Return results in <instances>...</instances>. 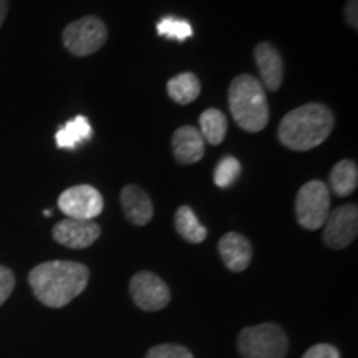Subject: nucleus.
<instances>
[{
  "label": "nucleus",
  "instance_id": "dca6fc26",
  "mask_svg": "<svg viewBox=\"0 0 358 358\" xmlns=\"http://www.w3.org/2000/svg\"><path fill=\"white\" fill-rule=\"evenodd\" d=\"M174 227L182 239L191 244H201L208 237V229L199 222L189 206H181L174 214Z\"/></svg>",
  "mask_w": 358,
  "mask_h": 358
},
{
  "label": "nucleus",
  "instance_id": "f3484780",
  "mask_svg": "<svg viewBox=\"0 0 358 358\" xmlns=\"http://www.w3.org/2000/svg\"><path fill=\"white\" fill-rule=\"evenodd\" d=\"M358 185L357 163L350 159H342L330 171V187L340 198L352 194Z\"/></svg>",
  "mask_w": 358,
  "mask_h": 358
},
{
  "label": "nucleus",
  "instance_id": "6e6552de",
  "mask_svg": "<svg viewBox=\"0 0 358 358\" xmlns=\"http://www.w3.org/2000/svg\"><path fill=\"white\" fill-rule=\"evenodd\" d=\"M58 208L70 219L93 221L103 213V198L100 191L93 186L78 185L62 192Z\"/></svg>",
  "mask_w": 358,
  "mask_h": 358
},
{
  "label": "nucleus",
  "instance_id": "20e7f679",
  "mask_svg": "<svg viewBox=\"0 0 358 358\" xmlns=\"http://www.w3.org/2000/svg\"><path fill=\"white\" fill-rule=\"evenodd\" d=\"M237 350L243 358H285L289 337L279 324L245 327L237 337Z\"/></svg>",
  "mask_w": 358,
  "mask_h": 358
},
{
  "label": "nucleus",
  "instance_id": "4468645a",
  "mask_svg": "<svg viewBox=\"0 0 358 358\" xmlns=\"http://www.w3.org/2000/svg\"><path fill=\"white\" fill-rule=\"evenodd\" d=\"M204 138L194 127L178 128L173 134V153L181 164L198 163L204 156Z\"/></svg>",
  "mask_w": 358,
  "mask_h": 358
},
{
  "label": "nucleus",
  "instance_id": "423d86ee",
  "mask_svg": "<svg viewBox=\"0 0 358 358\" xmlns=\"http://www.w3.org/2000/svg\"><path fill=\"white\" fill-rule=\"evenodd\" d=\"M108 38V29L98 17L88 15L71 22L64 30L66 50L77 57H87L100 50Z\"/></svg>",
  "mask_w": 358,
  "mask_h": 358
},
{
  "label": "nucleus",
  "instance_id": "2eb2a0df",
  "mask_svg": "<svg viewBox=\"0 0 358 358\" xmlns=\"http://www.w3.org/2000/svg\"><path fill=\"white\" fill-rule=\"evenodd\" d=\"M93 136L92 124L85 116H77L71 122H69L65 127H62L55 134L57 146L62 150H77L82 143L88 141Z\"/></svg>",
  "mask_w": 358,
  "mask_h": 358
},
{
  "label": "nucleus",
  "instance_id": "39448f33",
  "mask_svg": "<svg viewBox=\"0 0 358 358\" xmlns=\"http://www.w3.org/2000/svg\"><path fill=\"white\" fill-rule=\"evenodd\" d=\"M330 213V194L325 182L313 179L303 185L295 198V214L303 229L317 231Z\"/></svg>",
  "mask_w": 358,
  "mask_h": 358
},
{
  "label": "nucleus",
  "instance_id": "9b49d317",
  "mask_svg": "<svg viewBox=\"0 0 358 358\" xmlns=\"http://www.w3.org/2000/svg\"><path fill=\"white\" fill-rule=\"evenodd\" d=\"M254 57L264 87L271 92H277L284 82V60L279 50L272 43L262 42L254 48Z\"/></svg>",
  "mask_w": 358,
  "mask_h": 358
},
{
  "label": "nucleus",
  "instance_id": "f257e3e1",
  "mask_svg": "<svg viewBox=\"0 0 358 358\" xmlns=\"http://www.w3.org/2000/svg\"><path fill=\"white\" fill-rule=\"evenodd\" d=\"M90 271L73 261H48L38 264L29 274L34 295L43 306L60 308L69 306L87 289Z\"/></svg>",
  "mask_w": 358,
  "mask_h": 358
},
{
  "label": "nucleus",
  "instance_id": "a878e982",
  "mask_svg": "<svg viewBox=\"0 0 358 358\" xmlns=\"http://www.w3.org/2000/svg\"><path fill=\"white\" fill-rule=\"evenodd\" d=\"M7 12H8V0H0V27H2L3 22H6Z\"/></svg>",
  "mask_w": 358,
  "mask_h": 358
},
{
  "label": "nucleus",
  "instance_id": "a211bd4d",
  "mask_svg": "<svg viewBox=\"0 0 358 358\" xmlns=\"http://www.w3.org/2000/svg\"><path fill=\"white\" fill-rule=\"evenodd\" d=\"M168 95L171 96L173 101L179 105H187L194 101L201 93V83L194 73H179L168 82Z\"/></svg>",
  "mask_w": 358,
  "mask_h": 358
},
{
  "label": "nucleus",
  "instance_id": "ddd939ff",
  "mask_svg": "<svg viewBox=\"0 0 358 358\" xmlns=\"http://www.w3.org/2000/svg\"><path fill=\"white\" fill-rule=\"evenodd\" d=\"M124 216L133 226H146L153 219L155 208L153 201L145 189L136 185H128L122 189L120 194Z\"/></svg>",
  "mask_w": 358,
  "mask_h": 358
},
{
  "label": "nucleus",
  "instance_id": "0eeeda50",
  "mask_svg": "<svg viewBox=\"0 0 358 358\" xmlns=\"http://www.w3.org/2000/svg\"><path fill=\"white\" fill-rule=\"evenodd\" d=\"M129 295L134 306L146 312H158L171 301V292L161 277L153 272H138L129 280Z\"/></svg>",
  "mask_w": 358,
  "mask_h": 358
},
{
  "label": "nucleus",
  "instance_id": "f03ea898",
  "mask_svg": "<svg viewBox=\"0 0 358 358\" xmlns=\"http://www.w3.org/2000/svg\"><path fill=\"white\" fill-rule=\"evenodd\" d=\"M334 113L322 103H307L282 118L277 129L279 140L294 151H307L324 143L332 133Z\"/></svg>",
  "mask_w": 358,
  "mask_h": 358
},
{
  "label": "nucleus",
  "instance_id": "7ed1b4c3",
  "mask_svg": "<svg viewBox=\"0 0 358 358\" xmlns=\"http://www.w3.org/2000/svg\"><path fill=\"white\" fill-rule=\"evenodd\" d=\"M229 108L232 118L245 131H262L268 123L266 92L252 75H239L229 87Z\"/></svg>",
  "mask_w": 358,
  "mask_h": 358
},
{
  "label": "nucleus",
  "instance_id": "412c9836",
  "mask_svg": "<svg viewBox=\"0 0 358 358\" xmlns=\"http://www.w3.org/2000/svg\"><path fill=\"white\" fill-rule=\"evenodd\" d=\"M241 174V163L234 156H224L214 169V185L217 187H229L234 185Z\"/></svg>",
  "mask_w": 358,
  "mask_h": 358
},
{
  "label": "nucleus",
  "instance_id": "aec40b11",
  "mask_svg": "<svg viewBox=\"0 0 358 358\" xmlns=\"http://www.w3.org/2000/svg\"><path fill=\"white\" fill-rule=\"evenodd\" d=\"M158 35L161 37H166L176 42H185V40L192 37V27L185 19H176V17H164L159 20L158 27Z\"/></svg>",
  "mask_w": 358,
  "mask_h": 358
},
{
  "label": "nucleus",
  "instance_id": "5701e85b",
  "mask_svg": "<svg viewBox=\"0 0 358 358\" xmlns=\"http://www.w3.org/2000/svg\"><path fill=\"white\" fill-rule=\"evenodd\" d=\"M15 289V274L8 267L0 266V307L7 302Z\"/></svg>",
  "mask_w": 358,
  "mask_h": 358
},
{
  "label": "nucleus",
  "instance_id": "f8f14e48",
  "mask_svg": "<svg viewBox=\"0 0 358 358\" xmlns=\"http://www.w3.org/2000/svg\"><path fill=\"white\" fill-rule=\"evenodd\" d=\"M219 256L231 272H243L252 261V245L243 234L227 232L217 244Z\"/></svg>",
  "mask_w": 358,
  "mask_h": 358
},
{
  "label": "nucleus",
  "instance_id": "9d476101",
  "mask_svg": "<svg viewBox=\"0 0 358 358\" xmlns=\"http://www.w3.org/2000/svg\"><path fill=\"white\" fill-rule=\"evenodd\" d=\"M100 234L101 229L95 221H82V219L66 217L53 227V239L70 249H87L96 243Z\"/></svg>",
  "mask_w": 358,
  "mask_h": 358
},
{
  "label": "nucleus",
  "instance_id": "1a4fd4ad",
  "mask_svg": "<svg viewBox=\"0 0 358 358\" xmlns=\"http://www.w3.org/2000/svg\"><path fill=\"white\" fill-rule=\"evenodd\" d=\"M324 243L330 249L340 250L350 245L358 234V209L355 204H343L329 213L325 219Z\"/></svg>",
  "mask_w": 358,
  "mask_h": 358
},
{
  "label": "nucleus",
  "instance_id": "393cba45",
  "mask_svg": "<svg viewBox=\"0 0 358 358\" xmlns=\"http://www.w3.org/2000/svg\"><path fill=\"white\" fill-rule=\"evenodd\" d=\"M357 8H358V0H348L347 6H345V10H343V15H345V20L347 24L352 27V29L357 30L358 27V17H357Z\"/></svg>",
  "mask_w": 358,
  "mask_h": 358
},
{
  "label": "nucleus",
  "instance_id": "b1692460",
  "mask_svg": "<svg viewBox=\"0 0 358 358\" xmlns=\"http://www.w3.org/2000/svg\"><path fill=\"white\" fill-rule=\"evenodd\" d=\"M302 358H340V352L330 343H317L308 348Z\"/></svg>",
  "mask_w": 358,
  "mask_h": 358
},
{
  "label": "nucleus",
  "instance_id": "4be33fe9",
  "mask_svg": "<svg viewBox=\"0 0 358 358\" xmlns=\"http://www.w3.org/2000/svg\"><path fill=\"white\" fill-rule=\"evenodd\" d=\"M145 358H194L186 347L178 343H161L151 348Z\"/></svg>",
  "mask_w": 358,
  "mask_h": 358
},
{
  "label": "nucleus",
  "instance_id": "6ab92c4d",
  "mask_svg": "<svg viewBox=\"0 0 358 358\" xmlns=\"http://www.w3.org/2000/svg\"><path fill=\"white\" fill-rule=\"evenodd\" d=\"M199 133L204 138V141L211 145H219L224 141L227 133V118L222 111L209 108L203 111L199 118Z\"/></svg>",
  "mask_w": 358,
  "mask_h": 358
}]
</instances>
